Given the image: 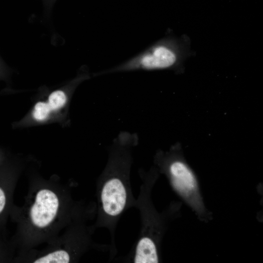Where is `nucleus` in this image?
Returning <instances> with one entry per match:
<instances>
[{"label":"nucleus","mask_w":263,"mask_h":263,"mask_svg":"<svg viewBox=\"0 0 263 263\" xmlns=\"http://www.w3.org/2000/svg\"><path fill=\"white\" fill-rule=\"evenodd\" d=\"M138 143L136 133L120 132L108 148L107 162L97 181L95 226L107 228L113 239L122 214L135 206L130 174L133 149Z\"/></svg>","instance_id":"1"},{"label":"nucleus","mask_w":263,"mask_h":263,"mask_svg":"<svg viewBox=\"0 0 263 263\" xmlns=\"http://www.w3.org/2000/svg\"><path fill=\"white\" fill-rule=\"evenodd\" d=\"M31 191L21 214V235L29 245L48 239L75 212L68 194L58 187L41 185Z\"/></svg>","instance_id":"2"},{"label":"nucleus","mask_w":263,"mask_h":263,"mask_svg":"<svg viewBox=\"0 0 263 263\" xmlns=\"http://www.w3.org/2000/svg\"><path fill=\"white\" fill-rule=\"evenodd\" d=\"M139 174L142 184L134 207L139 210L141 227L132 261L134 263H157L159 260L156 238V224L150 200V189L157 171L156 168H152L148 171L140 169Z\"/></svg>","instance_id":"3"},{"label":"nucleus","mask_w":263,"mask_h":263,"mask_svg":"<svg viewBox=\"0 0 263 263\" xmlns=\"http://www.w3.org/2000/svg\"><path fill=\"white\" fill-rule=\"evenodd\" d=\"M181 58L180 47L177 40L163 39L127 61L97 73L95 75L136 71L175 70Z\"/></svg>","instance_id":"4"},{"label":"nucleus","mask_w":263,"mask_h":263,"mask_svg":"<svg viewBox=\"0 0 263 263\" xmlns=\"http://www.w3.org/2000/svg\"><path fill=\"white\" fill-rule=\"evenodd\" d=\"M181 152L180 144L177 143L167 151L158 150L154 161L175 190L187 196L196 191L197 184L193 172L182 158Z\"/></svg>","instance_id":"5"},{"label":"nucleus","mask_w":263,"mask_h":263,"mask_svg":"<svg viewBox=\"0 0 263 263\" xmlns=\"http://www.w3.org/2000/svg\"><path fill=\"white\" fill-rule=\"evenodd\" d=\"M73 225L68 238L61 246H55L31 260L35 263H68L76 261L87 249L90 233L81 222Z\"/></svg>","instance_id":"6"},{"label":"nucleus","mask_w":263,"mask_h":263,"mask_svg":"<svg viewBox=\"0 0 263 263\" xmlns=\"http://www.w3.org/2000/svg\"><path fill=\"white\" fill-rule=\"evenodd\" d=\"M52 113L46 101H39L34 107L33 117L38 122H43L47 120Z\"/></svg>","instance_id":"7"},{"label":"nucleus","mask_w":263,"mask_h":263,"mask_svg":"<svg viewBox=\"0 0 263 263\" xmlns=\"http://www.w3.org/2000/svg\"><path fill=\"white\" fill-rule=\"evenodd\" d=\"M6 200V193L3 188L0 187V214L5 208Z\"/></svg>","instance_id":"8"},{"label":"nucleus","mask_w":263,"mask_h":263,"mask_svg":"<svg viewBox=\"0 0 263 263\" xmlns=\"http://www.w3.org/2000/svg\"><path fill=\"white\" fill-rule=\"evenodd\" d=\"M4 67L5 65L3 62L2 60L0 57V73L4 70Z\"/></svg>","instance_id":"9"}]
</instances>
